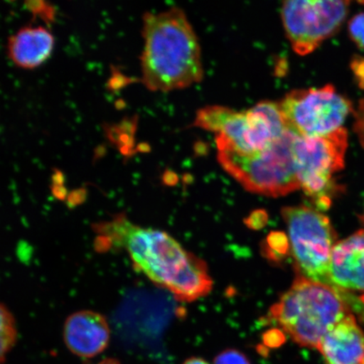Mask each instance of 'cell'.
<instances>
[{"label": "cell", "instance_id": "obj_7", "mask_svg": "<svg viewBox=\"0 0 364 364\" xmlns=\"http://www.w3.org/2000/svg\"><path fill=\"white\" fill-rule=\"evenodd\" d=\"M348 147V134L344 127L318 138L296 136L294 157L299 186L318 210L331 206L336 189L333 176L344 168Z\"/></svg>", "mask_w": 364, "mask_h": 364}, {"label": "cell", "instance_id": "obj_24", "mask_svg": "<svg viewBox=\"0 0 364 364\" xmlns=\"http://www.w3.org/2000/svg\"><path fill=\"white\" fill-rule=\"evenodd\" d=\"M360 300H361L362 303H363V304H364V294L361 296Z\"/></svg>", "mask_w": 364, "mask_h": 364}, {"label": "cell", "instance_id": "obj_21", "mask_svg": "<svg viewBox=\"0 0 364 364\" xmlns=\"http://www.w3.org/2000/svg\"><path fill=\"white\" fill-rule=\"evenodd\" d=\"M183 364H209L204 359L200 358H191L188 359Z\"/></svg>", "mask_w": 364, "mask_h": 364}, {"label": "cell", "instance_id": "obj_12", "mask_svg": "<svg viewBox=\"0 0 364 364\" xmlns=\"http://www.w3.org/2000/svg\"><path fill=\"white\" fill-rule=\"evenodd\" d=\"M326 364H364V331L353 315L333 327L317 347Z\"/></svg>", "mask_w": 364, "mask_h": 364}, {"label": "cell", "instance_id": "obj_16", "mask_svg": "<svg viewBox=\"0 0 364 364\" xmlns=\"http://www.w3.org/2000/svg\"><path fill=\"white\" fill-rule=\"evenodd\" d=\"M348 34L358 48L364 50V12L358 14L350 20Z\"/></svg>", "mask_w": 364, "mask_h": 364}, {"label": "cell", "instance_id": "obj_10", "mask_svg": "<svg viewBox=\"0 0 364 364\" xmlns=\"http://www.w3.org/2000/svg\"><path fill=\"white\" fill-rule=\"evenodd\" d=\"M111 330L107 318L101 313L80 311L67 318L63 339L67 348L77 357L92 358L107 349Z\"/></svg>", "mask_w": 364, "mask_h": 364}, {"label": "cell", "instance_id": "obj_23", "mask_svg": "<svg viewBox=\"0 0 364 364\" xmlns=\"http://www.w3.org/2000/svg\"><path fill=\"white\" fill-rule=\"evenodd\" d=\"M97 364H120L119 362L117 360V359L114 358H107L104 359L102 362H100Z\"/></svg>", "mask_w": 364, "mask_h": 364}, {"label": "cell", "instance_id": "obj_14", "mask_svg": "<svg viewBox=\"0 0 364 364\" xmlns=\"http://www.w3.org/2000/svg\"><path fill=\"white\" fill-rule=\"evenodd\" d=\"M17 338L15 318L7 306L1 304V359L11 351Z\"/></svg>", "mask_w": 364, "mask_h": 364}, {"label": "cell", "instance_id": "obj_9", "mask_svg": "<svg viewBox=\"0 0 364 364\" xmlns=\"http://www.w3.org/2000/svg\"><path fill=\"white\" fill-rule=\"evenodd\" d=\"M349 1L291 0L283 4L282 20L294 51L306 56L340 30Z\"/></svg>", "mask_w": 364, "mask_h": 364}, {"label": "cell", "instance_id": "obj_8", "mask_svg": "<svg viewBox=\"0 0 364 364\" xmlns=\"http://www.w3.org/2000/svg\"><path fill=\"white\" fill-rule=\"evenodd\" d=\"M279 103L289 130L302 138L333 134L353 112L352 102L331 85L292 90Z\"/></svg>", "mask_w": 364, "mask_h": 364}, {"label": "cell", "instance_id": "obj_2", "mask_svg": "<svg viewBox=\"0 0 364 364\" xmlns=\"http://www.w3.org/2000/svg\"><path fill=\"white\" fill-rule=\"evenodd\" d=\"M142 36L141 82L149 90L169 92L202 81L201 48L181 9L144 13Z\"/></svg>", "mask_w": 364, "mask_h": 364}, {"label": "cell", "instance_id": "obj_19", "mask_svg": "<svg viewBox=\"0 0 364 364\" xmlns=\"http://www.w3.org/2000/svg\"><path fill=\"white\" fill-rule=\"evenodd\" d=\"M354 132L364 149V97L359 102L357 111L355 112Z\"/></svg>", "mask_w": 364, "mask_h": 364}, {"label": "cell", "instance_id": "obj_11", "mask_svg": "<svg viewBox=\"0 0 364 364\" xmlns=\"http://www.w3.org/2000/svg\"><path fill=\"white\" fill-rule=\"evenodd\" d=\"M329 284L343 292H364V230L335 245L330 261Z\"/></svg>", "mask_w": 364, "mask_h": 364}, {"label": "cell", "instance_id": "obj_18", "mask_svg": "<svg viewBox=\"0 0 364 364\" xmlns=\"http://www.w3.org/2000/svg\"><path fill=\"white\" fill-rule=\"evenodd\" d=\"M112 75L107 82V88L112 91H117L125 87L126 85L133 83L136 79L129 78L122 75L116 68H112Z\"/></svg>", "mask_w": 364, "mask_h": 364}, {"label": "cell", "instance_id": "obj_5", "mask_svg": "<svg viewBox=\"0 0 364 364\" xmlns=\"http://www.w3.org/2000/svg\"><path fill=\"white\" fill-rule=\"evenodd\" d=\"M296 136L289 130L269 146L252 154L218 148V161L249 192L283 197L300 188L294 157Z\"/></svg>", "mask_w": 364, "mask_h": 364}, {"label": "cell", "instance_id": "obj_1", "mask_svg": "<svg viewBox=\"0 0 364 364\" xmlns=\"http://www.w3.org/2000/svg\"><path fill=\"white\" fill-rule=\"evenodd\" d=\"M93 229L95 250H124L136 271L177 300L193 302L211 292L206 263L166 232L135 225L122 213L95 224Z\"/></svg>", "mask_w": 364, "mask_h": 364}, {"label": "cell", "instance_id": "obj_20", "mask_svg": "<svg viewBox=\"0 0 364 364\" xmlns=\"http://www.w3.org/2000/svg\"><path fill=\"white\" fill-rule=\"evenodd\" d=\"M352 67L359 85L364 88V58H357L356 60L353 62Z\"/></svg>", "mask_w": 364, "mask_h": 364}, {"label": "cell", "instance_id": "obj_13", "mask_svg": "<svg viewBox=\"0 0 364 364\" xmlns=\"http://www.w3.org/2000/svg\"><path fill=\"white\" fill-rule=\"evenodd\" d=\"M53 44V35L44 27H22L9 36L8 57L18 67L33 70L51 55Z\"/></svg>", "mask_w": 364, "mask_h": 364}, {"label": "cell", "instance_id": "obj_22", "mask_svg": "<svg viewBox=\"0 0 364 364\" xmlns=\"http://www.w3.org/2000/svg\"><path fill=\"white\" fill-rule=\"evenodd\" d=\"M136 151H139L142 153H147L150 150L149 145L146 143L139 144L138 146L135 149Z\"/></svg>", "mask_w": 364, "mask_h": 364}, {"label": "cell", "instance_id": "obj_6", "mask_svg": "<svg viewBox=\"0 0 364 364\" xmlns=\"http://www.w3.org/2000/svg\"><path fill=\"white\" fill-rule=\"evenodd\" d=\"M282 215L300 275L329 284L331 257L336 244V233L330 218L306 205L284 208Z\"/></svg>", "mask_w": 364, "mask_h": 364}, {"label": "cell", "instance_id": "obj_3", "mask_svg": "<svg viewBox=\"0 0 364 364\" xmlns=\"http://www.w3.org/2000/svg\"><path fill=\"white\" fill-rule=\"evenodd\" d=\"M351 315L340 290L300 274L270 311L272 320L294 343L316 348L334 326Z\"/></svg>", "mask_w": 364, "mask_h": 364}, {"label": "cell", "instance_id": "obj_4", "mask_svg": "<svg viewBox=\"0 0 364 364\" xmlns=\"http://www.w3.org/2000/svg\"><path fill=\"white\" fill-rule=\"evenodd\" d=\"M194 126L216 134L218 148L242 154L260 151L289 131L279 102L264 101L247 111L222 106L200 109Z\"/></svg>", "mask_w": 364, "mask_h": 364}, {"label": "cell", "instance_id": "obj_17", "mask_svg": "<svg viewBox=\"0 0 364 364\" xmlns=\"http://www.w3.org/2000/svg\"><path fill=\"white\" fill-rule=\"evenodd\" d=\"M215 364H250V363L244 353L237 350L230 349L218 354Z\"/></svg>", "mask_w": 364, "mask_h": 364}, {"label": "cell", "instance_id": "obj_15", "mask_svg": "<svg viewBox=\"0 0 364 364\" xmlns=\"http://www.w3.org/2000/svg\"><path fill=\"white\" fill-rule=\"evenodd\" d=\"M24 4L27 10L33 14L34 17L42 18V20L47 24H50L55 20V8L51 4L43 1V0H28Z\"/></svg>", "mask_w": 364, "mask_h": 364}]
</instances>
